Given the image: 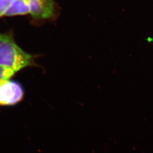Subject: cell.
<instances>
[{
    "label": "cell",
    "mask_w": 153,
    "mask_h": 153,
    "mask_svg": "<svg viewBox=\"0 0 153 153\" xmlns=\"http://www.w3.org/2000/svg\"><path fill=\"white\" fill-rule=\"evenodd\" d=\"M33 65L34 57L19 47L11 34L0 33V65L16 73Z\"/></svg>",
    "instance_id": "6da1fadb"
},
{
    "label": "cell",
    "mask_w": 153,
    "mask_h": 153,
    "mask_svg": "<svg viewBox=\"0 0 153 153\" xmlns=\"http://www.w3.org/2000/svg\"><path fill=\"white\" fill-rule=\"evenodd\" d=\"M24 91L18 82L10 79L0 81V105H14L23 98Z\"/></svg>",
    "instance_id": "7a4b0ae2"
},
{
    "label": "cell",
    "mask_w": 153,
    "mask_h": 153,
    "mask_svg": "<svg viewBox=\"0 0 153 153\" xmlns=\"http://www.w3.org/2000/svg\"><path fill=\"white\" fill-rule=\"evenodd\" d=\"M30 14L36 19H45L53 17L55 14L53 0H29Z\"/></svg>",
    "instance_id": "3957f363"
},
{
    "label": "cell",
    "mask_w": 153,
    "mask_h": 153,
    "mask_svg": "<svg viewBox=\"0 0 153 153\" xmlns=\"http://www.w3.org/2000/svg\"><path fill=\"white\" fill-rule=\"evenodd\" d=\"M30 13L29 0H13L6 12L5 16H7L26 15Z\"/></svg>",
    "instance_id": "277c9868"
},
{
    "label": "cell",
    "mask_w": 153,
    "mask_h": 153,
    "mask_svg": "<svg viewBox=\"0 0 153 153\" xmlns=\"http://www.w3.org/2000/svg\"><path fill=\"white\" fill-rule=\"evenodd\" d=\"M16 73L10 69L0 65V81L10 79Z\"/></svg>",
    "instance_id": "5b68a950"
},
{
    "label": "cell",
    "mask_w": 153,
    "mask_h": 153,
    "mask_svg": "<svg viewBox=\"0 0 153 153\" xmlns=\"http://www.w3.org/2000/svg\"><path fill=\"white\" fill-rule=\"evenodd\" d=\"M13 1V0H0V18L5 16Z\"/></svg>",
    "instance_id": "8992f818"
}]
</instances>
